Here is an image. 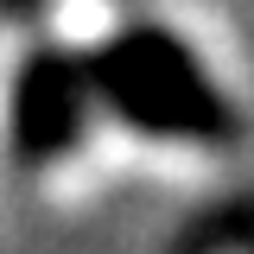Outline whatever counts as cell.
I'll use <instances>...</instances> for the list:
<instances>
[{
    "label": "cell",
    "mask_w": 254,
    "mask_h": 254,
    "mask_svg": "<svg viewBox=\"0 0 254 254\" xmlns=\"http://www.w3.org/2000/svg\"><path fill=\"white\" fill-rule=\"evenodd\" d=\"M248 76L185 0H0V216H76L210 178Z\"/></svg>",
    "instance_id": "6da1fadb"
},
{
    "label": "cell",
    "mask_w": 254,
    "mask_h": 254,
    "mask_svg": "<svg viewBox=\"0 0 254 254\" xmlns=\"http://www.w3.org/2000/svg\"><path fill=\"white\" fill-rule=\"evenodd\" d=\"M216 254H254V248H216Z\"/></svg>",
    "instance_id": "7a4b0ae2"
}]
</instances>
